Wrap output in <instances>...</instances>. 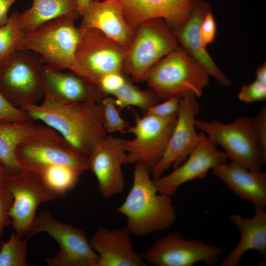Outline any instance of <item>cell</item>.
Segmentation results:
<instances>
[{"instance_id": "obj_3", "label": "cell", "mask_w": 266, "mask_h": 266, "mask_svg": "<svg viewBox=\"0 0 266 266\" xmlns=\"http://www.w3.org/2000/svg\"><path fill=\"white\" fill-rule=\"evenodd\" d=\"M78 18L65 15L44 23L25 35L18 50L33 52L40 56L44 64L61 70L68 69L95 83L76 58L82 34L75 24Z\"/></svg>"}, {"instance_id": "obj_25", "label": "cell", "mask_w": 266, "mask_h": 266, "mask_svg": "<svg viewBox=\"0 0 266 266\" xmlns=\"http://www.w3.org/2000/svg\"><path fill=\"white\" fill-rule=\"evenodd\" d=\"M33 121L0 123V164L10 174L21 171L16 151L18 145L35 129Z\"/></svg>"}, {"instance_id": "obj_33", "label": "cell", "mask_w": 266, "mask_h": 266, "mask_svg": "<svg viewBox=\"0 0 266 266\" xmlns=\"http://www.w3.org/2000/svg\"><path fill=\"white\" fill-rule=\"evenodd\" d=\"M12 203L13 197L11 193L4 186L0 187V242L4 229L11 226L9 212Z\"/></svg>"}, {"instance_id": "obj_13", "label": "cell", "mask_w": 266, "mask_h": 266, "mask_svg": "<svg viewBox=\"0 0 266 266\" xmlns=\"http://www.w3.org/2000/svg\"><path fill=\"white\" fill-rule=\"evenodd\" d=\"M75 52L81 67L99 85L100 79L110 73H124L126 49L101 31L82 30Z\"/></svg>"}, {"instance_id": "obj_40", "label": "cell", "mask_w": 266, "mask_h": 266, "mask_svg": "<svg viewBox=\"0 0 266 266\" xmlns=\"http://www.w3.org/2000/svg\"><path fill=\"white\" fill-rule=\"evenodd\" d=\"M92 0L99 1L101 0H76L77 12L80 17L85 7Z\"/></svg>"}, {"instance_id": "obj_34", "label": "cell", "mask_w": 266, "mask_h": 266, "mask_svg": "<svg viewBox=\"0 0 266 266\" xmlns=\"http://www.w3.org/2000/svg\"><path fill=\"white\" fill-rule=\"evenodd\" d=\"M129 78L125 73H110L100 79L99 85L105 94L108 96L112 95Z\"/></svg>"}, {"instance_id": "obj_11", "label": "cell", "mask_w": 266, "mask_h": 266, "mask_svg": "<svg viewBox=\"0 0 266 266\" xmlns=\"http://www.w3.org/2000/svg\"><path fill=\"white\" fill-rule=\"evenodd\" d=\"M4 186L13 197L9 212L11 226L18 235L29 239L38 206L60 197L38 175L30 171L9 175Z\"/></svg>"}, {"instance_id": "obj_27", "label": "cell", "mask_w": 266, "mask_h": 266, "mask_svg": "<svg viewBox=\"0 0 266 266\" xmlns=\"http://www.w3.org/2000/svg\"><path fill=\"white\" fill-rule=\"evenodd\" d=\"M112 95L115 98L116 106L118 107L119 112L126 107L134 106L145 114L151 107L158 104L160 100L153 90L140 89L133 83L130 78Z\"/></svg>"}, {"instance_id": "obj_18", "label": "cell", "mask_w": 266, "mask_h": 266, "mask_svg": "<svg viewBox=\"0 0 266 266\" xmlns=\"http://www.w3.org/2000/svg\"><path fill=\"white\" fill-rule=\"evenodd\" d=\"M128 24L136 31L144 21L164 19L172 30L183 25L198 0H119Z\"/></svg>"}, {"instance_id": "obj_26", "label": "cell", "mask_w": 266, "mask_h": 266, "mask_svg": "<svg viewBox=\"0 0 266 266\" xmlns=\"http://www.w3.org/2000/svg\"><path fill=\"white\" fill-rule=\"evenodd\" d=\"M84 172L75 167L59 165L45 167L37 175L60 198H64L74 188Z\"/></svg>"}, {"instance_id": "obj_14", "label": "cell", "mask_w": 266, "mask_h": 266, "mask_svg": "<svg viewBox=\"0 0 266 266\" xmlns=\"http://www.w3.org/2000/svg\"><path fill=\"white\" fill-rule=\"evenodd\" d=\"M200 109L194 96L180 99L175 126L165 153L151 173L152 179L162 176L171 165L177 167L181 165L205 135L196 131V116Z\"/></svg>"}, {"instance_id": "obj_42", "label": "cell", "mask_w": 266, "mask_h": 266, "mask_svg": "<svg viewBox=\"0 0 266 266\" xmlns=\"http://www.w3.org/2000/svg\"><path fill=\"white\" fill-rule=\"evenodd\" d=\"M1 241L0 242V247H1Z\"/></svg>"}, {"instance_id": "obj_31", "label": "cell", "mask_w": 266, "mask_h": 266, "mask_svg": "<svg viewBox=\"0 0 266 266\" xmlns=\"http://www.w3.org/2000/svg\"><path fill=\"white\" fill-rule=\"evenodd\" d=\"M33 121L28 114L20 108L12 105L0 91V123H21Z\"/></svg>"}, {"instance_id": "obj_35", "label": "cell", "mask_w": 266, "mask_h": 266, "mask_svg": "<svg viewBox=\"0 0 266 266\" xmlns=\"http://www.w3.org/2000/svg\"><path fill=\"white\" fill-rule=\"evenodd\" d=\"M180 99L172 98L152 106L145 114L160 117H168L177 115Z\"/></svg>"}, {"instance_id": "obj_10", "label": "cell", "mask_w": 266, "mask_h": 266, "mask_svg": "<svg viewBox=\"0 0 266 266\" xmlns=\"http://www.w3.org/2000/svg\"><path fill=\"white\" fill-rule=\"evenodd\" d=\"M45 232L58 243V253L47 258L48 266H96L99 256L80 229L55 219L48 210L36 217L31 236Z\"/></svg>"}, {"instance_id": "obj_1", "label": "cell", "mask_w": 266, "mask_h": 266, "mask_svg": "<svg viewBox=\"0 0 266 266\" xmlns=\"http://www.w3.org/2000/svg\"><path fill=\"white\" fill-rule=\"evenodd\" d=\"M20 108L33 121H40L55 130L73 151L86 157L107 136L101 103L60 104L44 99L40 104Z\"/></svg>"}, {"instance_id": "obj_36", "label": "cell", "mask_w": 266, "mask_h": 266, "mask_svg": "<svg viewBox=\"0 0 266 266\" xmlns=\"http://www.w3.org/2000/svg\"><path fill=\"white\" fill-rule=\"evenodd\" d=\"M217 26L212 10L205 15L200 27V34L204 46L212 43L216 37Z\"/></svg>"}, {"instance_id": "obj_41", "label": "cell", "mask_w": 266, "mask_h": 266, "mask_svg": "<svg viewBox=\"0 0 266 266\" xmlns=\"http://www.w3.org/2000/svg\"><path fill=\"white\" fill-rule=\"evenodd\" d=\"M10 175L6 169L0 164V187L4 186L7 177Z\"/></svg>"}, {"instance_id": "obj_4", "label": "cell", "mask_w": 266, "mask_h": 266, "mask_svg": "<svg viewBox=\"0 0 266 266\" xmlns=\"http://www.w3.org/2000/svg\"><path fill=\"white\" fill-rule=\"evenodd\" d=\"M209 77L203 66L180 45L151 67L144 81L160 100H166L200 97Z\"/></svg>"}, {"instance_id": "obj_21", "label": "cell", "mask_w": 266, "mask_h": 266, "mask_svg": "<svg viewBox=\"0 0 266 266\" xmlns=\"http://www.w3.org/2000/svg\"><path fill=\"white\" fill-rule=\"evenodd\" d=\"M211 5L203 0H198L190 17L181 27L173 30L179 45L205 68L209 76L221 85L228 86L231 80L214 63L203 44L200 27L202 21Z\"/></svg>"}, {"instance_id": "obj_2", "label": "cell", "mask_w": 266, "mask_h": 266, "mask_svg": "<svg viewBox=\"0 0 266 266\" xmlns=\"http://www.w3.org/2000/svg\"><path fill=\"white\" fill-rule=\"evenodd\" d=\"M135 165L132 188L116 210L127 217L131 233L142 237L166 230L177 215L171 196L158 191L146 166Z\"/></svg>"}, {"instance_id": "obj_7", "label": "cell", "mask_w": 266, "mask_h": 266, "mask_svg": "<svg viewBox=\"0 0 266 266\" xmlns=\"http://www.w3.org/2000/svg\"><path fill=\"white\" fill-rule=\"evenodd\" d=\"M179 46L173 30L164 19L146 20L137 27L126 50L124 73L134 82L144 81L151 67Z\"/></svg>"}, {"instance_id": "obj_9", "label": "cell", "mask_w": 266, "mask_h": 266, "mask_svg": "<svg viewBox=\"0 0 266 266\" xmlns=\"http://www.w3.org/2000/svg\"><path fill=\"white\" fill-rule=\"evenodd\" d=\"M43 64L38 54L18 50L0 67V91L12 105L20 108L37 104L43 97L40 76Z\"/></svg>"}, {"instance_id": "obj_20", "label": "cell", "mask_w": 266, "mask_h": 266, "mask_svg": "<svg viewBox=\"0 0 266 266\" xmlns=\"http://www.w3.org/2000/svg\"><path fill=\"white\" fill-rule=\"evenodd\" d=\"M127 227L110 230L99 228L90 241L99 256L96 266H145L142 254L133 249Z\"/></svg>"}, {"instance_id": "obj_22", "label": "cell", "mask_w": 266, "mask_h": 266, "mask_svg": "<svg viewBox=\"0 0 266 266\" xmlns=\"http://www.w3.org/2000/svg\"><path fill=\"white\" fill-rule=\"evenodd\" d=\"M219 178L234 194L252 203L254 206L266 205V173L252 170L231 161L212 169Z\"/></svg>"}, {"instance_id": "obj_38", "label": "cell", "mask_w": 266, "mask_h": 266, "mask_svg": "<svg viewBox=\"0 0 266 266\" xmlns=\"http://www.w3.org/2000/svg\"><path fill=\"white\" fill-rule=\"evenodd\" d=\"M17 0H0V27L6 24L8 13L12 5Z\"/></svg>"}, {"instance_id": "obj_37", "label": "cell", "mask_w": 266, "mask_h": 266, "mask_svg": "<svg viewBox=\"0 0 266 266\" xmlns=\"http://www.w3.org/2000/svg\"><path fill=\"white\" fill-rule=\"evenodd\" d=\"M262 148L266 153V108H261L259 114L254 118Z\"/></svg>"}, {"instance_id": "obj_30", "label": "cell", "mask_w": 266, "mask_h": 266, "mask_svg": "<svg viewBox=\"0 0 266 266\" xmlns=\"http://www.w3.org/2000/svg\"><path fill=\"white\" fill-rule=\"evenodd\" d=\"M101 103L103 107V125L106 133L119 132L123 133L128 124L120 116L116 108L115 99L109 96L104 98Z\"/></svg>"}, {"instance_id": "obj_24", "label": "cell", "mask_w": 266, "mask_h": 266, "mask_svg": "<svg viewBox=\"0 0 266 266\" xmlns=\"http://www.w3.org/2000/svg\"><path fill=\"white\" fill-rule=\"evenodd\" d=\"M65 15L80 17L76 0H33L31 6L21 13V24L27 33L47 22Z\"/></svg>"}, {"instance_id": "obj_8", "label": "cell", "mask_w": 266, "mask_h": 266, "mask_svg": "<svg viewBox=\"0 0 266 266\" xmlns=\"http://www.w3.org/2000/svg\"><path fill=\"white\" fill-rule=\"evenodd\" d=\"M134 115L135 124L128 125L123 133H132L133 140L124 139L127 152L125 165H143L151 173L162 158L168 146L177 121V115L160 117L144 114L140 117L130 107Z\"/></svg>"}, {"instance_id": "obj_23", "label": "cell", "mask_w": 266, "mask_h": 266, "mask_svg": "<svg viewBox=\"0 0 266 266\" xmlns=\"http://www.w3.org/2000/svg\"><path fill=\"white\" fill-rule=\"evenodd\" d=\"M265 206H255L251 218L238 214L230 216V219L240 233L236 246L230 253L221 266H237L244 254L249 250L257 251L263 259L266 257V211Z\"/></svg>"}, {"instance_id": "obj_29", "label": "cell", "mask_w": 266, "mask_h": 266, "mask_svg": "<svg viewBox=\"0 0 266 266\" xmlns=\"http://www.w3.org/2000/svg\"><path fill=\"white\" fill-rule=\"evenodd\" d=\"M21 237L14 231L8 241H1L0 266H29L27 262L28 239L22 240Z\"/></svg>"}, {"instance_id": "obj_12", "label": "cell", "mask_w": 266, "mask_h": 266, "mask_svg": "<svg viewBox=\"0 0 266 266\" xmlns=\"http://www.w3.org/2000/svg\"><path fill=\"white\" fill-rule=\"evenodd\" d=\"M226 251V248L188 239L173 232L155 240L142 256L154 266H193L200 262L213 266L219 263L220 256Z\"/></svg>"}, {"instance_id": "obj_15", "label": "cell", "mask_w": 266, "mask_h": 266, "mask_svg": "<svg viewBox=\"0 0 266 266\" xmlns=\"http://www.w3.org/2000/svg\"><path fill=\"white\" fill-rule=\"evenodd\" d=\"M63 71L45 64L42 66L40 76L44 99L60 104L101 103L109 96L98 84L71 70Z\"/></svg>"}, {"instance_id": "obj_28", "label": "cell", "mask_w": 266, "mask_h": 266, "mask_svg": "<svg viewBox=\"0 0 266 266\" xmlns=\"http://www.w3.org/2000/svg\"><path fill=\"white\" fill-rule=\"evenodd\" d=\"M26 34L21 24V13L12 12L6 24L0 27V67L12 58Z\"/></svg>"}, {"instance_id": "obj_19", "label": "cell", "mask_w": 266, "mask_h": 266, "mask_svg": "<svg viewBox=\"0 0 266 266\" xmlns=\"http://www.w3.org/2000/svg\"><path fill=\"white\" fill-rule=\"evenodd\" d=\"M80 17L81 30L97 29L126 50L131 46L135 30L126 22L119 0H92L85 7Z\"/></svg>"}, {"instance_id": "obj_6", "label": "cell", "mask_w": 266, "mask_h": 266, "mask_svg": "<svg viewBox=\"0 0 266 266\" xmlns=\"http://www.w3.org/2000/svg\"><path fill=\"white\" fill-rule=\"evenodd\" d=\"M201 130L216 144L223 147L231 161L249 169L261 170L266 161L254 118L243 116L224 124L218 120H195Z\"/></svg>"}, {"instance_id": "obj_16", "label": "cell", "mask_w": 266, "mask_h": 266, "mask_svg": "<svg viewBox=\"0 0 266 266\" xmlns=\"http://www.w3.org/2000/svg\"><path fill=\"white\" fill-rule=\"evenodd\" d=\"M123 139L107 135L88 157V166L95 176L99 191L105 199L122 193L125 188L123 165L127 152Z\"/></svg>"}, {"instance_id": "obj_39", "label": "cell", "mask_w": 266, "mask_h": 266, "mask_svg": "<svg viewBox=\"0 0 266 266\" xmlns=\"http://www.w3.org/2000/svg\"><path fill=\"white\" fill-rule=\"evenodd\" d=\"M256 80L266 83V65L264 63L258 67L256 72Z\"/></svg>"}, {"instance_id": "obj_17", "label": "cell", "mask_w": 266, "mask_h": 266, "mask_svg": "<svg viewBox=\"0 0 266 266\" xmlns=\"http://www.w3.org/2000/svg\"><path fill=\"white\" fill-rule=\"evenodd\" d=\"M227 159L226 153L218 150L217 144L205 135L183 164L153 181L159 193L171 196L180 185L204 178L210 169L226 163Z\"/></svg>"}, {"instance_id": "obj_32", "label": "cell", "mask_w": 266, "mask_h": 266, "mask_svg": "<svg viewBox=\"0 0 266 266\" xmlns=\"http://www.w3.org/2000/svg\"><path fill=\"white\" fill-rule=\"evenodd\" d=\"M238 99L246 103L264 101L266 99V83L255 80L240 89Z\"/></svg>"}, {"instance_id": "obj_5", "label": "cell", "mask_w": 266, "mask_h": 266, "mask_svg": "<svg viewBox=\"0 0 266 266\" xmlns=\"http://www.w3.org/2000/svg\"><path fill=\"white\" fill-rule=\"evenodd\" d=\"M16 156L21 171L37 175L53 165H66L88 170V157L73 151L52 128L36 125L35 130L18 145Z\"/></svg>"}]
</instances>
